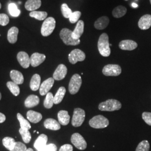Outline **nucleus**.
Instances as JSON below:
<instances>
[{
  "label": "nucleus",
  "mask_w": 151,
  "mask_h": 151,
  "mask_svg": "<svg viewBox=\"0 0 151 151\" xmlns=\"http://www.w3.org/2000/svg\"><path fill=\"white\" fill-rule=\"evenodd\" d=\"M151 27V15H145L140 17L138 22V27L142 30H147Z\"/></svg>",
  "instance_id": "obj_16"
},
{
  "label": "nucleus",
  "mask_w": 151,
  "mask_h": 151,
  "mask_svg": "<svg viewBox=\"0 0 151 151\" xmlns=\"http://www.w3.org/2000/svg\"><path fill=\"white\" fill-rule=\"evenodd\" d=\"M82 85L81 77L78 74H75L70 78L68 90L71 95H75L80 90Z\"/></svg>",
  "instance_id": "obj_7"
},
{
  "label": "nucleus",
  "mask_w": 151,
  "mask_h": 151,
  "mask_svg": "<svg viewBox=\"0 0 151 151\" xmlns=\"http://www.w3.org/2000/svg\"><path fill=\"white\" fill-rule=\"evenodd\" d=\"M1 99V92H0V100Z\"/></svg>",
  "instance_id": "obj_48"
},
{
  "label": "nucleus",
  "mask_w": 151,
  "mask_h": 151,
  "mask_svg": "<svg viewBox=\"0 0 151 151\" xmlns=\"http://www.w3.org/2000/svg\"><path fill=\"white\" fill-rule=\"evenodd\" d=\"M54 104V96L51 92H48L46 95V97L44 101V106L47 109L52 108Z\"/></svg>",
  "instance_id": "obj_33"
},
{
  "label": "nucleus",
  "mask_w": 151,
  "mask_h": 151,
  "mask_svg": "<svg viewBox=\"0 0 151 151\" xmlns=\"http://www.w3.org/2000/svg\"><path fill=\"white\" fill-rule=\"evenodd\" d=\"M66 92L65 87H60L54 97V104H58L63 100Z\"/></svg>",
  "instance_id": "obj_28"
},
{
  "label": "nucleus",
  "mask_w": 151,
  "mask_h": 151,
  "mask_svg": "<svg viewBox=\"0 0 151 151\" xmlns=\"http://www.w3.org/2000/svg\"><path fill=\"white\" fill-rule=\"evenodd\" d=\"M60 38L67 45H77L80 43V39L76 40L72 37V31L67 28L63 29L60 34Z\"/></svg>",
  "instance_id": "obj_3"
},
{
  "label": "nucleus",
  "mask_w": 151,
  "mask_h": 151,
  "mask_svg": "<svg viewBox=\"0 0 151 151\" xmlns=\"http://www.w3.org/2000/svg\"><path fill=\"white\" fill-rule=\"evenodd\" d=\"M132 6L133 8H137V7H138V5L137 4H135V3H133V4H132Z\"/></svg>",
  "instance_id": "obj_46"
},
{
  "label": "nucleus",
  "mask_w": 151,
  "mask_h": 151,
  "mask_svg": "<svg viewBox=\"0 0 151 151\" xmlns=\"http://www.w3.org/2000/svg\"><path fill=\"white\" fill-rule=\"evenodd\" d=\"M67 73V68L65 65L60 64L59 65L55 70L54 71L53 78L55 80L60 81L65 78Z\"/></svg>",
  "instance_id": "obj_12"
},
{
  "label": "nucleus",
  "mask_w": 151,
  "mask_h": 151,
  "mask_svg": "<svg viewBox=\"0 0 151 151\" xmlns=\"http://www.w3.org/2000/svg\"><path fill=\"white\" fill-rule=\"evenodd\" d=\"M150 148V146L148 141L144 140L138 144L135 151H149Z\"/></svg>",
  "instance_id": "obj_37"
},
{
  "label": "nucleus",
  "mask_w": 151,
  "mask_h": 151,
  "mask_svg": "<svg viewBox=\"0 0 151 151\" xmlns=\"http://www.w3.org/2000/svg\"><path fill=\"white\" fill-rule=\"evenodd\" d=\"M41 78L38 74H35L32 76V78L30 82V87L32 91H37L40 86Z\"/></svg>",
  "instance_id": "obj_27"
},
{
  "label": "nucleus",
  "mask_w": 151,
  "mask_h": 151,
  "mask_svg": "<svg viewBox=\"0 0 151 151\" xmlns=\"http://www.w3.org/2000/svg\"><path fill=\"white\" fill-rule=\"evenodd\" d=\"M59 151H73V147L69 144H65L60 147Z\"/></svg>",
  "instance_id": "obj_44"
},
{
  "label": "nucleus",
  "mask_w": 151,
  "mask_h": 151,
  "mask_svg": "<svg viewBox=\"0 0 151 151\" xmlns=\"http://www.w3.org/2000/svg\"><path fill=\"white\" fill-rule=\"evenodd\" d=\"M150 2H151V0H150Z\"/></svg>",
  "instance_id": "obj_50"
},
{
  "label": "nucleus",
  "mask_w": 151,
  "mask_h": 151,
  "mask_svg": "<svg viewBox=\"0 0 151 151\" xmlns=\"http://www.w3.org/2000/svg\"><path fill=\"white\" fill-rule=\"evenodd\" d=\"M127 9L123 6H119L115 7L112 12V14L115 18H120L124 16L127 13Z\"/></svg>",
  "instance_id": "obj_29"
},
{
  "label": "nucleus",
  "mask_w": 151,
  "mask_h": 151,
  "mask_svg": "<svg viewBox=\"0 0 151 151\" xmlns=\"http://www.w3.org/2000/svg\"><path fill=\"white\" fill-rule=\"evenodd\" d=\"M42 5L41 0H27L25 7L27 11H34L38 9Z\"/></svg>",
  "instance_id": "obj_20"
},
{
  "label": "nucleus",
  "mask_w": 151,
  "mask_h": 151,
  "mask_svg": "<svg viewBox=\"0 0 151 151\" xmlns=\"http://www.w3.org/2000/svg\"><path fill=\"white\" fill-rule=\"evenodd\" d=\"M85 119V111L81 108H76L72 119V125L75 127H79L83 124Z\"/></svg>",
  "instance_id": "obj_6"
},
{
  "label": "nucleus",
  "mask_w": 151,
  "mask_h": 151,
  "mask_svg": "<svg viewBox=\"0 0 151 151\" xmlns=\"http://www.w3.org/2000/svg\"><path fill=\"white\" fill-rule=\"evenodd\" d=\"M19 133L20 135H22L23 141L25 143H29L32 139V136L29 130L27 129H24L20 128L19 129Z\"/></svg>",
  "instance_id": "obj_35"
},
{
  "label": "nucleus",
  "mask_w": 151,
  "mask_h": 151,
  "mask_svg": "<svg viewBox=\"0 0 151 151\" xmlns=\"http://www.w3.org/2000/svg\"><path fill=\"white\" fill-rule=\"evenodd\" d=\"M84 31V22L79 20L77 22L75 30L72 32V37L76 40L80 39Z\"/></svg>",
  "instance_id": "obj_17"
},
{
  "label": "nucleus",
  "mask_w": 151,
  "mask_h": 151,
  "mask_svg": "<svg viewBox=\"0 0 151 151\" xmlns=\"http://www.w3.org/2000/svg\"><path fill=\"white\" fill-rule=\"evenodd\" d=\"M7 86L14 95L17 96L19 95L20 88L18 85H17L15 83L13 82L12 81H9L7 83Z\"/></svg>",
  "instance_id": "obj_34"
},
{
  "label": "nucleus",
  "mask_w": 151,
  "mask_h": 151,
  "mask_svg": "<svg viewBox=\"0 0 151 151\" xmlns=\"http://www.w3.org/2000/svg\"><path fill=\"white\" fill-rule=\"evenodd\" d=\"M61 11L63 16L67 19V18L69 19L70 15L72 13V11L66 4H63L61 6Z\"/></svg>",
  "instance_id": "obj_38"
},
{
  "label": "nucleus",
  "mask_w": 151,
  "mask_h": 151,
  "mask_svg": "<svg viewBox=\"0 0 151 151\" xmlns=\"http://www.w3.org/2000/svg\"><path fill=\"white\" fill-rule=\"evenodd\" d=\"M40 101L38 96L31 95L27 98L25 101V106L27 108H33L38 105Z\"/></svg>",
  "instance_id": "obj_25"
},
{
  "label": "nucleus",
  "mask_w": 151,
  "mask_h": 151,
  "mask_svg": "<svg viewBox=\"0 0 151 151\" xmlns=\"http://www.w3.org/2000/svg\"><path fill=\"white\" fill-rule=\"evenodd\" d=\"M71 142L76 147L80 150H84L86 148L87 143L84 138L82 135L76 133L71 136Z\"/></svg>",
  "instance_id": "obj_8"
},
{
  "label": "nucleus",
  "mask_w": 151,
  "mask_h": 151,
  "mask_svg": "<svg viewBox=\"0 0 151 151\" xmlns=\"http://www.w3.org/2000/svg\"><path fill=\"white\" fill-rule=\"evenodd\" d=\"M16 142L14 138L9 137H5L2 140L3 145L9 151H11L14 148Z\"/></svg>",
  "instance_id": "obj_30"
},
{
  "label": "nucleus",
  "mask_w": 151,
  "mask_h": 151,
  "mask_svg": "<svg viewBox=\"0 0 151 151\" xmlns=\"http://www.w3.org/2000/svg\"><path fill=\"white\" fill-rule=\"evenodd\" d=\"M142 119L146 123L151 126V113L144 112L142 114Z\"/></svg>",
  "instance_id": "obj_43"
},
{
  "label": "nucleus",
  "mask_w": 151,
  "mask_h": 151,
  "mask_svg": "<svg viewBox=\"0 0 151 151\" xmlns=\"http://www.w3.org/2000/svg\"><path fill=\"white\" fill-rule=\"evenodd\" d=\"M30 16L32 17H34L38 20H43L44 19H46V17H47L48 14L47 12L45 11H32L30 14Z\"/></svg>",
  "instance_id": "obj_32"
},
{
  "label": "nucleus",
  "mask_w": 151,
  "mask_h": 151,
  "mask_svg": "<svg viewBox=\"0 0 151 151\" xmlns=\"http://www.w3.org/2000/svg\"><path fill=\"white\" fill-rule=\"evenodd\" d=\"M27 116L29 121L32 123H38L42 119V115L41 114L32 110L28 111Z\"/></svg>",
  "instance_id": "obj_23"
},
{
  "label": "nucleus",
  "mask_w": 151,
  "mask_h": 151,
  "mask_svg": "<svg viewBox=\"0 0 151 151\" xmlns=\"http://www.w3.org/2000/svg\"><path fill=\"white\" fill-rule=\"evenodd\" d=\"M17 118L18 120L19 121L20 128L24 129L29 130L31 129L32 127L30 123L27 121V119H25L24 116L22 115L21 114L18 113L17 114Z\"/></svg>",
  "instance_id": "obj_31"
},
{
  "label": "nucleus",
  "mask_w": 151,
  "mask_h": 151,
  "mask_svg": "<svg viewBox=\"0 0 151 151\" xmlns=\"http://www.w3.org/2000/svg\"><path fill=\"white\" fill-rule=\"evenodd\" d=\"M109 124V122L107 118L101 115H96L93 117L89 121L90 127L95 129H103L107 127Z\"/></svg>",
  "instance_id": "obj_4"
},
{
  "label": "nucleus",
  "mask_w": 151,
  "mask_h": 151,
  "mask_svg": "<svg viewBox=\"0 0 151 151\" xmlns=\"http://www.w3.org/2000/svg\"><path fill=\"white\" fill-rule=\"evenodd\" d=\"M54 83V79L53 78H49L47 80H45L42 83L39 88V93L42 96L47 95L48 93L49 90L52 88Z\"/></svg>",
  "instance_id": "obj_11"
},
{
  "label": "nucleus",
  "mask_w": 151,
  "mask_h": 151,
  "mask_svg": "<svg viewBox=\"0 0 151 151\" xmlns=\"http://www.w3.org/2000/svg\"><path fill=\"white\" fill-rule=\"evenodd\" d=\"M120 49L124 50H133L137 48V43L132 40H124L120 42L119 44Z\"/></svg>",
  "instance_id": "obj_15"
},
{
  "label": "nucleus",
  "mask_w": 151,
  "mask_h": 151,
  "mask_svg": "<svg viewBox=\"0 0 151 151\" xmlns=\"http://www.w3.org/2000/svg\"><path fill=\"white\" fill-rule=\"evenodd\" d=\"M122 73V68L118 65H108L104 67L103 73L106 76H118Z\"/></svg>",
  "instance_id": "obj_10"
},
{
  "label": "nucleus",
  "mask_w": 151,
  "mask_h": 151,
  "mask_svg": "<svg viewBox=\"0 0 151 151\" xmlns=\"http://www.w3.org/2000/svg\"><path fill=\"white\" fill-rule=\"evenodd\" d=\"M27 150L26 146L20 142H17L14 148L10 151H26Z\"/></svg>",
  "instance_id": "obj_40"
},
{
  "label": "nucleus",
  "mask_w": 151,
  "mask_h": 151,
  "mask_svg": "<svg viewBox=\"0 0 151 151\" xmlns=\"http://www.w3.org/2000/svg\"><path fill=\"white\" fill-rule=\"evenodd\" d=\"M17 59L23 68H29L30 65V58L26 52H20L17 55Z\"/></svg>",
  "instance_id": "obj_13"
},
{
  "label": "nucleus",
  "mask_w": 151,
  "mask_h": 151,
  "mask_svg": "<svg viewBox=\"0 0 151 151\" xmlns=\"http://www.w3.org/2000/svg\"><path fill=\"white\" fill-rule=\"evenodd\" d=\"M97 47L99 53L102 56L107 57L110 55L111 50L109 42V37L106 33H103L100 35L98 40Z\"/></svg>",
  "instance_id": "obj_1"
},
{
  "label": "nucleus",
  "mask_w": 151,
  "mask_h": 151,
  "mask_svg": "<svg viewBox=\"0 0 151 151\" xmlns=\"http://www.w3.org/2000/svg\"><path fill=\"white\" fill-rule=\"evenodd\" d=\"M6 120L5 115L4 114L0 113V123H4Z\"/></svg>",
  "instance_id": "obj_45"
},
{
  "label": "nucleus",
  "mask_w": 151,
  "mask_h": 151,
  "mask_svg": "<svg viewBox=\"0 0 151 151\" xmlns=\"http://www.w3.org/2000/svg\"><path fill=\"white\" fill-rule=\"evenodd\" d=\"M109 24V19L107 16H102L99 18L95 22L94 27L98 30H103L107 27Z\"/></svg>",
  "instance_id": "obj_21"
},
{
  "label": "nucleus",
  "mask_w": 151,
  "mask_h": 151,
  "mask_svg": "<svg viewBox=\"0 0 151 151\" xmlns=\"http://www.w3.org/2000/svg\"><path fill=\"white\" fill-rule=\"evenodd\" d=\"M19 29L17 27H12L9 29L7 33V40L11 44L15 43L17 40Z\"/></svg>",
  "instance_id": "obj_26"
},
{
  "label": "nucleus",
  "mask_w": 151,
  "mask_h": 151,
  "mask_svg": "<svg viewBox=\"0 0 151 151\" xmlns=\"http://www.w3.org/2000/svg\"><path fill=\"white\" fill-rule=\"evenodd\" d=\"M45 128L52 130H58L60 129V123L56 120L52 118L46 119L44 122Z\"/></svg>",
  "instance_id": "obj_18"
},
{
  "label": "nucleus",
  "mask_w": 151,
  "mask_h": 151,
  "mask_svg": "<svg viewBox=\"0 0 151 151\" xmlns=\"http://www.w3.org/2000/svg\"><path fill=\"white\" fill-rule=\"evenodd\" d=\"M10 77L12 82L17 85L22 84L24 79L22 73L18 70H12L10 72Z\"/></svg>",
  "instance_id": "obj_24"
},
{
  "label": "nucleus",
  "mask_w": 151,
  "mask_h": 151,
  "mask_svg": "<svg viewBox=\"0 0 151 151\" xmlns=\"http://www.w3.org/2000/svg\"><path fill=\"white\" fill-rule=\"evenodd\" d=\"M1 3H0V9H1Z\"/></svg>",
  "instance_id": "obj_49"
},
{
  "label": "nucleus",
  "mask_w": 151,
  "mask_h": 151,
  "mask_svg": "<svg viewBox=\"0 0 151 151\" xmlns=\"http://www.w3.org/2000/svg\"><path fill=\"white\" fill-rule=\"evenodd\" d=\"M47 141L48 137L47 135L44 134H40L35 140L34 147L35 149H37V151H39L47 145Z\"/></svg>",
  "instance_id": "obj_19"
},
{
  "label": "nucleus",
  "mask_w": 151,
  "mask_h": 151,
  "mask_svg": "<svg viewBox=\"0 0 151 151\" xmlns=\"http://www.w3.org/2000/svg\"><path fill=\"white\" fill-rule=\"evenodd\" d=\"M121 108V103L115 99H109L104 102L100 103L99 105V109L100 110L105 111H113L118 110Z\"/></svg>",
  "instance_id": "obj_2"
},
{
  "label": "nucleus",
  "mask_w": 151,
  "mask_h": 151,
  "mask_svg": "<svg viewBox=\"0 0 151 151\" xmlns=\"http://www.w3.org/2000/svg\"><path fill=\"white\" fill-rule=\"evenodd\" d=\"M57 147L53 143H50L49 145H47L43 148L38 151H57Z\"/></svg>",
  "instance_id": "obj_42"
},
{
  "label": "nucleus",
  "mask_w": 151,
  "mask_h": 151,
  "mask_svg": "<svg viewBox=\"0 0 151 151\" xmlns=\"http://www.w3.org/2000/svg\"><path fill=\"white\" fill-rule=\"evenodd\" d=\"M46 58L45 55L39 53H34L30 57V64L33 67H38L41 65Z\"/></svg>",
  "instance_id": "obj_14"
},
{
  "label": "nucleus",
  "mask_w": 151,
  "mask_h": 151,
  "mask_svg": "<svg viewBox=\"0 0 151 151\" xmlns=\"http://www.w3.org/2000/svg\"><path fill=\"white\" fill-rule=\"evenodd\" d=\"M81 16V12L80 11H77L73 12L70 15L69 18L70 23L74 24L76 22H78V20Z\"/></svg>",
  "instance_id": "obj_39"
},
{
  "label": "nucleus",
  "mask_w": 151,
  "mask_h": 151,
  "mask_svg": "<svg viewBox=\"0 0 151 151\" xmlns=\"http://www.w3.org/2000/svg\"><path fill=\"white\" fill-rule=\"evenodd\" d=\"M85 58L86 55L85 53L78 49L73 50L68 55V60L72 65H75L78 62L83 61Z\"/></svg>",
  "instance_id": "obj_9"
},
{
  "label": "nucleus",
  "mask_w": 151,
  "mask_h": 151,
  "mask_svg": "<svg viewBox=\"0 0 151 151\" xmlns=\"http://www.w3.org/2000/svg\"><path fill=\"white\" fill-rule=\"evenodd\" d=\"M55 27V20L53 17H49L45 19L42 28L41 34L43 37H48L54 31Z\"/></svg>",
  "instance_id": "obj_5"
},
{
  "label": "nucleus",
  "mask_w": 151,
  "mask_h": 151,
  "mask_svg": "<svg viewBox=\"0 0 151 151\" xmlns=\"http://www.w3.org/2000/svg\"><path fill=\"white\" fill-rule=\"evenodd\" d=\"M26 151H34V150H32V148H27Z\"/></svg>",
  "instance_id": "obj_47"
},
{
  "label": "nucleus",
  "mask_w": 151,
  "mask_h": 151,
  "mask_svg": "<svg viewBox=\"0 0 151 151\" xmlns=\"http://www.w3.org/2000/svg\"><path fill=\"white\" fill-rule=\"evenodd\" d=\"M8 9H9L10 14L11 16L13 17H17L20 15L21 11L18 9L16 4L14 3L10 4L8 6Z\"/></svg>",
  "instance_id": "obj_36"
},
{
  "label": "nucleus",
  "mask_w": 151,
  "mask_h": 151,
  "mask_svg": "<svg viewBox=\"0 0 151 151\" xmlns=\"http://www.w3.org/2000/svg\"><path fill=\"white\" fill-rule=\"evenodd\" d=\"M9 22V16L5 14H0V25L2 26H6Z\"/></svg>",
  "instance_id": "obj_41"
},
{
  "label": "nucleus",
  "mask_w": 151,
  "mask_h": 151,
  "mask_svg": "<svg viewBox=\"0 0 151 151\" xmlns=\"http://www.w3.org/2000/svg\"><path fill=\"white\" fill-rule=\"evenodd\" d=\"M58 119L60 124L62 125H67L70 123V116L67 111L60 110L58 113Z\"/></svg>",
  "instance_id": "obj_22"
}]
</instances>
